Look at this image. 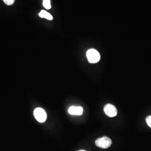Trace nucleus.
<instances>
[{"mask_svg":"<svg viewBox=\"0 0 151 151\" xmlns=\"http://www.w3.org/2000/svg\"><path fill=\"white\" fill-rule=\"evenodd\" d=\"M39 16L42 18H45L49 20H52L53 17L49 13L44 10H42L39 14Z\"/></svg>","mask_w":151,"mask_h":151,"instance_id":"obj_6","label":"nucleus"},{"mask_svg":"<svg viewBox=\"0 0 151 151\" xmlns=\"http://www.w3.org/2000/svg\"><path fill=\"white\" fill-rule=\"evenodd\" d=\"M35 119L40 123H44L47 119V113L42 108H36L34 111Z\"/></svg>","mask_w":151,"mask_h":151,"instance_id":"obj_3","label":"nucleus"},{"mask_svg":"<svg viewBox=\"0 0 151 151\" xmlns=\"http://www.w3.org/2000/svg\"><path fill=\"white\" fill-rule=\"evenodd\" d=\"M68 113L73 115H81L83 113V108L81 106H70Z\"/></svg>","mask_w":151,"mask_h":151,"instance_id":"obj_5","label":"nucleus"},{"mask_svg":"<svg viewBox=\"0 0 151 151\" xmlns=\"http://www.w3.org/2000/svg\"><path fill=\"white\" fill-rule=\"evenodd\" d=\"M85 151V150H80V151Z\"/></svg>","mask_w":151,"mask_h":151,"instance_id":"obj_10","label":"nucleus"},{"mask_svg":"<svg viewBox=\"0 0 151 151\" xmlns=\"http://www.w3.org/2000/svg\"><path fill=\"white\" fill-rule=\"evenodd\" d=\"M95 144L100 148L106 149L111 146L112 141L108 137H103L97 139L95 141Z\"/></svg>","mask_w":151,"mask_h":151,"instance_id":"obj_2","label":"nucleus"},{"mask_svg":"<svg viewBox=\"0 0 151 151\" xmlns=\"http://www.w3.org/2000/svg\"><path fill=\"white\" fill-rule=\"evenodd\" d=\"M104 110L106 115L110 118L115 117V116H116L118 114L117 109L114 105L110 104H108L105 106L104 108Z\"/></svg>","mask_w":151,"mask_h":151,"instance_id":"obj_4","label":"nucleus"},{"mask_svg":"<svg viewBox=\"0 0 151 151\" xmlns=\"http://www.w3.org/2000/svg\"><path fill=\"white\" fill-rule=\"evenodd\" d=\"M86 55L88 62L91 63H96L100 60V54L95 49L88 50Z\"/></svg>","mask_w":151,"mask_h":151,"instance_id":"obj_1","label":"nucleus"},{"mask_svg":"<svg viewBox=\"0 0 151 151\" xmlns=\"http://www.w3.org/2000/svg\"><path fill=\"white\" fill-rule=\"evenodd\" d=\"M7 5H12L14 4L15 0H3Z\"/></svg>","mask_w":151,"mask_h":151,"instance_id":"obj_8","label":"nucleus"},{"mask_svg":"<svg viewBox=\"0 0 151 151\" xmlns=\"http://www.w3.org/2000/svg\"><path fill=\"white\" fill-rule=\"evenodd\" d=\"M146 123L147 125L151 128V116H148L146 118Z\"/></svg>","mask_w":151,"mask_h":151,"instance_id":"obj_9","label":"nucleus"},{"mask_svg":"<svg viewBox=\"0 0 151 151\" xmlns=\"http://www.w3.org/2000/svg\"><path fill=\"white\" fill-rule=\"evenodd\" d=\"M43 6L47 9H50L51 8L50 0H43Z\"/></svg>","mask_w":151,"mask_h":151,"instance_id":"obj_7","label":"nucleus"}]
</instances>
